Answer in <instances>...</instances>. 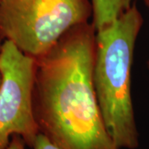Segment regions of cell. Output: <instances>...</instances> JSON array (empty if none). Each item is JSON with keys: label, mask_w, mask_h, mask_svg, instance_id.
Instances as JSON below:
<instances>
[{"label": "cell", "mask_w": 149, "mask_h": 149, "mask_svg": "<svg viewBox=\"0 0 149 149\" xmlns=\"http://www.w3.org/2000/svg\"><path fill=\"white\" fill-rule=\"evenodd\" d=\"M96 31L71 28L36 59L34 113L40 133L61 149H120L107 130L93 84Z\"/></svg>", "instance_id": "obj_1"}, {"label": "cell", "mask_w": 149, "mask_h": 149, "mask_svg": "<svg viewBox=\"0 0 149 149\" xmlns=\"http://www.w3.org/2000/svg\"><path fill=\"white\" fill-rule=\"evenodd\" d=\"M143 24V15L133 4L95 34V92L107 130L120 149H135L139 146L131 73L135 45Z\"/></svg>", "instance_id": "obj_2"}, {"label": "cell", "mask_w": 149, "mask_h": 149, "mask_svg": "<svg viewBox=\"0 0 149 149\" xmlns=\"http://www.w3.org/2000/svg\"><path fill=\"white\" fill-rule=\"evenodd\" d=\"M92 14L91 0H0V38L37 59Z\"/></svg>", "instance_id": "obj_3"}, {"label": "cell", "mask_w": 149, "mask_h": 149, "mask_svg": "<svg viewBox=\"0 0 149 149\" xmlns=\"http://www.w3.org/2000/svg\"><path fill=\"white\" fill-rule=\"evenodd\" d=\"M36 58L4 40L0 48V149L13 136H20L32 148L40 133L34 107L33 91Z\"/></svg>", "instance_id": "obj_4"}, {"label": "cell", "mask_w": 149, "mask_h": 149, "mask_svg": "<svg viewBox=\"0 0 149 149\" xmlns=\"http://www.w3.org/2000/svg\"><path fill=\"white\" fill-rule=\"evenodd\" d=\"M136 0H91L92 24L95 31L104 28L134 4Z\"/></svg>", "instance_id": "obj_5"}, {"label": "cell", "mask_w": 149, "mask_h": 149, "mask_svg": "<svg viewBox=\"0 0 149 149\" xmlns=\"http://www.w3.org/2000/svg\"><path fill=\"white\" fill-rule=\"evenodd\" d=\"M32 148L33 149H61L42 133L37 135Z\"/></svg>", "instance_id": "obj_6"}, {"label": "cell", "mask_w": 149, "mask_h": 149, "mask_svg": "<svg viewBox=\"0 0 149 149\" xmlns=\"http://www.w3.org/2000/svg\"><path fill=\"white\" fill-rule=\"evenodd\" d=\"M25 142L20 136L14 135L12 137L10 143L5 149H25Z\"/></svg>", "instance_id": "obj_7"}, {"label": "cell", "mask_w": 149, "mask_h": 149, "mask_svg": "<svg viewBox=\"0 0 149 149\" xmlns=\"http://www.w3.org/2000/svg\"><path fill=\"white\" fill-rule=\"evenodd\" d=\"M143 1H144L145 5H146V7L148 8V9L149 11V0H143Z\"/></svg>", "instance_id": "obj_8"}, {"label": "cell", "mask_w": 149, "mask_h": 149, "mask_svg": "<svg viewBox=\"0 0 149 149\" xmlns=\"http://www.w3.org/2000/svg\"><path fill=\"white\" fill-rule=\"evenodd\" d=\"M147 65H148V68L149 70V59H148V62H147Z\"/></svg>", "instance_id": "obj_9"}, {"label": "cell", "mask_w": 149, "mask_h": 149, "mask_svg": "<svg viewBox=\"0 0 149 149\" xmlns=\"http://www.w3.org/2000/svg\"><path fill=\"white\" fill-rule=\"evenodd\" d=\"M1 46H2V42H1V38H0V48H1Z\"/></svg>", "instance_id": "obj_10"}, {"label": "cell", "mask_w": 149, "mask_h": 149, "mask_svg": "<svg viewBox=\"0 0 149 149\" xmlns=\"http://www.w3.org/2000/svg\"><path fill=\"white\" fill-rule=\"evenodd\" d=\"M0 84H1V74H0Z\"/></svg>", "instance_id": "obj_11"}]
</instances>
